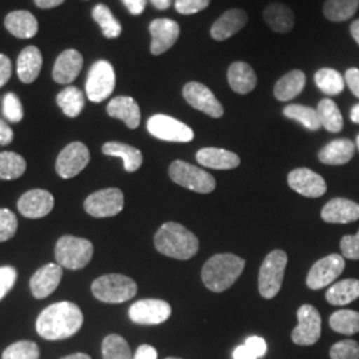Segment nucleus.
I'll return each instance as SVG.
<instances>
[{"label": "nucleus", "instance_id": "61", "mask_svg": "<svg viewBox=\"0 0 359 359\" xmlns=\"http://www.w3.org/2000/svg\"><path fill=\"white\" fill-rule=\"evenodd\" d=\"M357 148H358V151H359V135H358V137H357Z\"/></svg>", "mask_w": 359, "mask_h": 359}, {"label": "nucleus", "instance_id": "5", "mask_svg": "<svg viewBox=\"0 0 359 359\" xmlns=\"http://www.w3.org/2000/svg\"><path fill=\"white\" fill-rule=\"evenodd\" d=\"M93 256V245L86 238L63 236L55 248V257L62 268L77 270L87 266Z\"/></svg>", "mask_w": 359, "mask_h": 359}, {"label": "nucleus", "instance_id": "15", "mask_svg": "<svg viewBox=\"0 0 359 359\" xmlns=\"http://www.w3.org/2000/svg\"><path fill=\"white\" fill-rule=\"evenodd\" d=\"M182 95L187 103L210 117L219 118L224 115V108L216 99V96L213 95V92L201 83H197V81L188 83L184 87Z\"/></svg>", "mask_w": 359, "mask_h": 359}, {"label": "nucleus", "instance_id": "18", "mask_svg": "<svg viewBox=\"0 0 359 359\" xmlns=\"http://www.w3.org/2000/svg\"><path fill=\"white\" fill-rule=\"evenodd\" d=\"M149 31L152 35L151 52L156 56L163 55L172 48L180 36L179 23L167 18L154 20L149 26Z\"/></svg>", "mask_w": 359, "mask_h": 359}, {"label": "nucleus", "instance_id": "35", "mask_svg": "<svg viewBox=\"0 0 359 359\" xmlns=\"http://www.w3.org/2000/svg\"><path fill=\"white\" fill-rule=\"evenodd\" d=\"M56 103L65 116L72 118L80 115L86 105L84 95L76 87H67L62 90L56 97Z\"/></svg>", "mask_w": 359, "mask_h": 359}, {"label": "nucleus", "instance_id": "26", "mask_svg": "<svg viewBox=\"0 0 359 359\" xmlns=\"http://www.w3.org/2000/svg\"><path fill=\"white\" fill-rule=\"evenodd\" d=\"M4 26L19 39L34 38L38 34V20L28 11H13L6 16Z\"/></svg>", "mask_w": 359, "mask_h": 359}, {"label": "nucleus", "instance_id": "17", "mask_svg": "<svg viewBox=\"0 0 359 359\" xmlns=\"http://www.w3.org/2000/svg\"><path fill=\"white\" fill-rule=\"evenodd\" d=\"M55 205L52 193L44 189H32L18 201V210L27 218H41L50 215Z\"/></svg>", "mask_w": 359, "mask_h": 359}, {"label": "nucleus", "instance_id": "3", "mask_svg": "<svg viewBox=\"0 0 359 359\" xmlns=\"http://www.w3.org/2000/svg\"><path fill=\"white\" fill-rule=\"evenodd\" d=\"M245 259L241 257L225 253L210 257L206 261L201 278L206 287L215 293L225 292L244 271Z\"/></svg>", "mask_w": 359, "mask_h": 359}, {"label": "nucleus", "instance_id": "22", "mask_svg": "<svg viewBox=\"0 0 359 359\" xmlns=\"http://www.w3.org/2000/svg\"><path fill=\"white\" fill-rule=\"evenodd\" d=\"M83 68V56L76 50H67L59 55L52 71L53 80L59 84H71Z\"/></svg>", "mask_w": 359, "mask_h": 359}, {"label": "nucleus", "instance_id": "47", "mask_svg": "<svg viewBox=\"0 0 359 359\" xmlns=\"http://www.w3.org/2000/svg\"><path fill=\"white\" fill-rule=\"evenodd\" d=\"M342 256L348 259H359V231L355 236H345L341 240Z\"/></svg>", "mask_w": 359, "mask_h": 359}, {"label": "nucleus", "instance_id": "14", "mask_svg": "<svg viewBox=\"0 0 359 359\" xmlns=\"http://www.w3.org/2000/svg\"><path fill=\"white\" fill-rule=\"evenodd\" d=\"M172 314L170 305L161 299H142L129 308L130 321L139 325H160Z\"/></svg>", "mask_w": 359, "mask_h": 359}, {"label": "nucleus", "instance_id": "4", "mask_svg": "<svg viewBox=\"0 0 359 359\" xmlns=\"http://www.w3.org/2000/svg\"><path fill=\"white\" fill-rule=\"evenodd\" d=\"M92 294L105 304H123L137 293V285L123 274H107L92 283Z\"/></svg>", "mask_w": 359, "mask_h": 359}, {"label": "nucleus", "instance_id": "19", "mask_svg": "<svg viewBox=\"0 0 359 359\" xmlns=\"http://www.w3.org/2000/svg\"><path fill=\"white\" fill-rule=\"evenodd\" d=\"M63 277V269L59 264H47L35 271L31 277V293L36 299L51 295L59 286Z\"/></svg>", "mask_w": 359, "mask_h": 359}, {"label": "nucleus", "instance_id": "56", "mask_svg": "<svg viewBox=\"0 0 359 359\" xmlns=\"http://www.w3.org/2000/svg\"><path fill=\"white\" fill-rule=\"evenodd\" d=\"M35 4L38 6L39 8H53V7H57L60 4L65 3V0H34Z\"/></svg>", "mask_w": 359, "mask_h": 359}, {"label": "nucleus", "instance_id": "16", "mask_svg": "<svg viewBox=\"0 0 359 359\" xmlns=\"http://www.w3.org/2000/svg\"><path fill=\"white\" fill-rule=\"evenodd\" d=\"M287 182L293 191L310 198L321 197L327 189L323 177L308 168L292 170L287 176Z\"/></svg>", "mask_w": 359, "mask_h": 359}, {"label": "nucleus", "instance_id": "23", "mask_svg": "<svg viewBox=\"0 0 359 359\" xmlns=\"http://www.w3.org/2000/svg\"><path fill=\"white\" fill-rule=\"evenodd\" d=\"M107 112L111 117L124 121L128 128L136 129L140 126V107L129 96H118L112 99L107 105Z\"/></svg>", "mask_w": 359, "mask_h": 359}, {"label": "nucleus", "instance_id": "8", "mask_svg": "<svg viewBox=\"0 0 359 359\" xmlns=\"http://www.w3.org/2000/svg\"><path fill=\"white\" fill-rule=\"evenodd\" d=\"M116 75L112 65L107 60H99L90 67L86 92L90 102L102 103L115 90Z\"/></svg>", "mask_w": 359, "mask_h": 359}, {"label": "nucleus", "instance_id": "55", "mask_svg": "<svg viewBox=\"0 0 359 359\" xmlns=\"http://www.w3.org/2000/svg\"><path fill=\"white\" fill-rule=\"evenodd\" d=\"M233 359H257L255 354L244 345L236 347V350L233 351Z\"/></svg>", "mask_w": 359, "mask_h": 359}, {"label": "nucleus", "instance_id": "45", "mask_svg": "<svg viewBox=\"0 0 359 359\" xmlns=\"http://www.w3.org/2000/svg\"><path fill=\"white\" fill-rule=\"evenodd\" d=\"M3 114L7 120L19 123L23 118V105L15 93H7L3 100Z\"/></svg>", "mask_w": 359, "mask_h": 359}, {"label": "nucleus", "instance_id": "58", "mask_svg": "<svg viewBox=\"0 0 359 359\" xmlns=\"http://www.w3.org/2000/svg\"><path fill=\"white\" fill-rule=\"evenodd\" d=\"M350 31H351V35H353V38L354 40L358 43L359 46V19L358 20H355L351 27H350Z\"/></svg>", "mask_w": 359, "mask_h": 359}, {"label": "nucleus", "instance_id": "21", "mask_svg": "<svg viewBox=\"0 0 359 359\" xmlns=\"http://www.w3.org/2000/svg\"><path fill=\"white\" fill-rule=\"evenodd\" d=\"M322 219L329 224H348L359 219V204L337 197L323 206Z\"/></svg>", "mask_w": 359, "mask_h": 359}, {"label": "nucleus", "instance_id": "41", "mask_svg": "<svg viewBox=\"0 0 359 359\" xmlns=\"http://www.w3.org/2000/svg\"><path fill=\"white\" fill-rule=\"evenodd\" d=\"M103 359H133L128 342L117 334H109L104 338Z\"/></svg>", "mask_w": 359, "mask_h": 359}, {"label": "nucleus", "instance_id": "60", "mask_svg": "<svg viewBox=\"0 0 359 359\" xmlns=\"http://www.w3.org/2000/svg\"><path fill=\"white\" fill-rule=\"evenodd\" d=\"M62 359H92L88 354H84V353H76V354H71V355H67L63 357Z\"/></svg>", "mask_w": 359, "mask_h": 359}, {"label": "nucleus", "instance_id": "25", "mask_svg": "<svg viewBox=\"0 0 359 359\" xmlns=\"http://www.w3.org/2000/svg\"><path fill=\"white\" fill-rule=\"evenodd\" d=\"M354 142L348 139H337L322 148L318 158L326 165H344L354 157Z\"/></svg>", "mask_w": 359, "mask_h": 359}, {"label": "nucleus", "instance_id": "59", "mask_svg": "<svg viewBox=\"0 0 359 359\" xmlns=\"http://www.w3.org/2000/svg\"><path fill=\"white\" fill-rule=\"evenodd\" d=\"M350 118H351V121H353V123L359 124V104H355V105L351 108Z\"/></svg>", "mask_w": 359, "mask_h": 359}, {"label": "nucleus", "instance_id": "28", "mask_svg": "<svg viewBox=\"0 0 359 359\" xmlns=\"http://www.w3.org/2000/svg\"><path fill=\"white\" fill-rule=\"evenodd\" d=\"M41 65V52L36 47L29 46L18 57V76L25 84H31L38 79Z\"/></svg>", "mask_w": 359, "mask_h": 359}, {"label": "nucleus", "instance_id": "27", "mask_svg": "<svg viewBox=\"0 0 359 359\" xmlns=\"http://www.w3.org/2000/svg\"><path fill=\"white\" fill-rule=\"evenodd\" d=\"M228 81L234 92L240 95H246L256 88V72L248 63L236 62L229 67Z\"/></svg>", "mask_w": 359, "mask_h": 359}, {"label": "nucleus", "instance_id": "10", "mask_svg": "<svg viewBox=\"0 0 359 359\" xmlns=\"http://www.w3.org/2000/svg\"><path fill=\"white\" fill-rule=\"evenodd\" d=\"M147 128L154 137L164 142H189L194 137L191 127L167 115L152 116L147 123Z\"/></svg>", "mask_w": 359, "mask_h": 359}, {"label": "nucleus", "instance_id": "40", "mask_svg": "<svg viewBox=\"0 0 359 359\" xmlns=\"http://www.w3.org/2000/svg\"><path fill=\"white\" fill-rule=\"evenodd\" d=\"M95 22L100 26L105 38L116 39L121 35V25L105 4H97L92 10Z\"/></svg>", "mask_w": 359, "mask_h": 359}, {"label": "nucleus", "instance_id": "24", "mask_svg": "<svg viewBox=\"0 0 359 359\" xmlns=\"http://www.w3.org/2000/svg\"><path fill=\"white\" fill-rule=\"evenodd\" d=\"M200 165L218 170L234 169L240 165V157L236 154L221 148H203L196 154Z\"/></svg>", "mask_w": 359, "mask_h": 359}, {"label": "nucleus", "instance_id": "12", "mask_svg": "<svg viewBox=\"0 0 359 359\" xmlns=\"http://www.w3.org/2000/svg\"><path fill=\"white\" fill-rule=\"evenodd\" d=\"M345 257L330 255L317 261L309 271L306 285L311 290H320L333 283L345 270Z\"/></svg>", "mask_w": 359, "mask_h": 359}, {"label": "nucleus", "instance_id": "50", "mask_svg": "<svg viewBox=\"0 0 359 359\" xmlns=\"http://www.w3.org/2000/svg\"><path fill=\"white\" fill-rule=\"evenodd\" d=\"M11 74H13V65H11V60L0 53V88L7 84V81L11 79Z\"/></svg>", "mask_w": 359, "mask_h": 359}, {"label": "nucleus", "instance_id": "32", "mask_svg": "<svg viewBox=\"0 0 359 359\" xmlns=\"http://www.w3.org/2000/svg\"><path fill=\"white\" fill-rule=\"evenodd\" d=\"M359 298V280L348 278L334 283L326 292V299L334 306H345Z\"/></svg>", "mask_w": 359, "mask_h": 359}, {"label": "nucleus", "instance_id": "52", "mask_svg": "<svg viewBox=\"0 0 359 359\" xmlns=\"http://www.w3.org/2000/svg\"><path fill=\"white\" fill-rule=\"evenodd\" d=\"M133 359H157V350L151 345H142L136 350Z\"/></svg>", "mask_w": 359, "mask_h": 359}, {"label": "nucleus", "instance_id": "43", "mask_svg": "<svg viewBox=\"0 0 359 359\" xmlns=\"http://www.w3.org/2000/svg\"><path fill=\"white\" fill-rule=\"evenodd\" d=\"M332 359H359V344L353 339L339 341L330 348Z\"/></svg>", "mask_w": 359, "mask_h": 359}, {"label": "nucleus", "instance_id": "44", "mask_svg": "<svg viewBox=\"0 0 359 359\" xmlns=\"http://www.w3.org/2000/svg\"><path fill=\"white\" fill-rule=\"evenodd\" d=\"M18 231V218L11 210L0 209V243L11 240Z\"/></svg>", "mask_w": 359, "mask_h": 359}, {"label": "nucleus", "instance_id": "11", "mask_svg": "<svg viewBox=\"0 0 359 359\" xmlns=\"http://www.w3.org/2000/svg\"><path fill=\"white\" fill-rule=\"evenodd\" d=\"M124 208V194L117 188L92 193L84 201L86 212L96 218L114 217Z\"/></svg>", "mask_w": 359, "mask_h": 359}, {"label": "nucleus", "instance_id": "30", "mask_svg": "<svg viewBox=\"0 0 359 359\" xmlns=\"http://www.w3.org/2000/svg\"><path fill=\"white\" fill-rule=\"evenodd\" d=\"M306 84V76L302 71L294 69L281 77L276 87H274V96L280 102H289L297 97Z\"/></svg>", "mask_w": 359, "mask_h": 359}, {"label": "nucleus", "instance_id": "46", "mask_svg": "<svg viewBox=\"0 0 359 359\" xmlns=\"http://www.w3.org/2000/svg\"><path fill=\"white\" fill-rule=\"evenodd\" d=\"M210 0H176L175 7L176 11L182 15H192L205 10Z\"/></svg>", "mask_w": 359, "mask_h": 359}, {"label": "nucleus", "instance_id": "37", "mask_svg": "<svg viewBox=\"0 0 359 359\" xmlns=\"http://www.w3.org/2000/svg\"><path fill=\"white\" fill-rule=\"evenodd\" d=\"M314 80L317 87L325 95H329V96L339 95L346 84L345 77L333 68H322L320 71H317Z\"/></svg>", "mask_w": 359, "mask_h": 359}, {"label": "nucleus", "instance_id": "9", "mask_svg": "<svg viewBox=\"0 0 359 359\" xmlns=\"http://www.w3.org/2000/svg\"><path fill=\"white\" fill-rule=\"evenodd\" d=\"M298 325L292 332V339L299 346H313L321 338V314L311 305H302L297 311Z\"/></svg>", "mask_w": 359, "mask_h": 359}, {"label": "nucleus", "instance_id": "54", "mask_svg": "<svg viewBox=\"0 0 359 359\" xmlns=\"http://www.w3.org/2000/svg\"><path fill=\"white\" fill-rule=\"evenodd\" d=\"M13 132L10 126L0 118V145H8L13 142Z\"/></svg>", "mask_w": 359, "mask_h": 359}, {"label": "nucleus", "instance_id": "1", "mask_svg": "<svg viewBox=\"0 0 359 359\" xmlns=\"http://www.w3.org/2000/svg\"><path fill=\"white\" fill-rule=\"evenodd\" d=\"M83 313L76 304L63 301L52 304L39 314L36 332L47 341L67 339L83 326Z\"/></svg>", "mask_w": 359, "mask_h": 359}, {"label": "nucleus", "instance_id": "53", "mask_svg": "<svg viewBox=\"0 0 359 359\" xmlns=\"http://www.w3.org/2000/svg\"><path fill=\"white\" fill-rule=\"evenodd\" d=\"M132 15H142L147 6V0H121Z\"/></svg>", "mask_w": 359, "mask_h": 359}, {"label": "nucleus", "instance_id": "20", "mask_svg": "<svg viewBox=\"0 0 359 359\" xmlns=\"http://www.w3.org/2000/svg\"><path fill=\"white\" fill-rule=\"evenodd\" d=\"M248 23V13L241 8H231L222 13L210 28L212 38L222 41L240 32Z\"/></svg>", "mask_w": 359, "mask_h": 359}, {"label": "nucleus", "instance_id": "36", "mask_svg": "<svg viewBox=\"0 0 359 359\" xmlns=\"http://www.w3.org/2000/svg\"><path fill=\"white\" fill-rule=\"evenodd\" d=\"M283 115L286 116L287 118L298 121L299 124H302L309 130H318L322 127L317 109L310 108L306 105L290 104V105L285 107Z\"/></svg>", "mask_w": 359, "mask_h": 359}, {"label": "nucleus", "instance_id": "29", "mask_svg": "<svg viewBox=\"0 0 359 359\" xmlns=\"http://www.w3.org/2000/svg\"><path fill=\"white\" fill-rule=\"evenodd\" d=\"M264 19L268 26L278 34H286L294 27L293 11L283 3L269 4L264 11Z\"/></svg>", "mask_w": 359, "mask_h": 359}, {"label": "nucleus", "instance_id": "31", "mask_svg": "<svg viewBox=\"0 0 359 359\" xmlns=\"http://www.w3.org/2000/svg\"><path fill=\"white\" fill-rule=\"evenodd\" d=\"M103 154L107 156L120 157L124 163V169L129 173L136 172L139 168L142 167V152L128 144L116 142H105L103 145Z\"/></svg>", "mask_w": 359, "mask_h": 359}, {"label": "nucleus", "instance_id": "33", "mask_svg": "<svg viewBox=\"0 0 359 359\" xmlns=\"http://www.w3.org/2000/svg\"><path fill=\"white\" fill-rule=\"evenodd\" d=\"M317 114L320 117L321 126L332 133H338L344 128V117L339 108L332 99H323L317 107Z\"/></svg>", "mask_w": 359, "mask_h": 359}, {"label": "nucleus", "instance_id": "49", "mask_svg": "<svg viewBox=\"0 0 359 359\" xmlns=\"http://www.w3.org/2000/svg\"><path fill=\"white\" fill-rule=\"evenodd\" d=\"M245 346L248 347L253 354H255V357L257 359L262 358L264 355H265V353H266V350H268V345H266V342H265V339L264 338H261V337H249L246 341H245Z\"/></svg>", "mask_w": 359, "mask_h": 359}, {"label": "nucleus", "instance_id": "48", "mask_svg": "<svg viewBox=\"0 0 359 359\" xmlns=\"http://www.w3.org/2000/svg\"><path fill=\"white\" fill-rule=\"evenodd\" d=\"M18 273L13 266L0 268V301L4 295L13 289V283L16 281Z\"/></svg>", "mask_w": 359, "mask_h": 359}, {"label": "nucleus", "instance_id": "42", "mask_svg": "<svg viewBox=\"0 0 359 359\" xmlns=\"http://www.w3.org/2000/svg\"><path fill=\"white\" fill-rule=\"evenodd\" d=\"M40 350L39 346L32 341H19L7 347L1 359H39Z\"/></svg>", "mask_w": 359, "mask_h": 359}, {"label": "nucleus", "instance_id": "62", "mask_svg": "<svg viewBox=\"0 0 359 359\" xmlns=\"http://www.w3.org/2000/svg\"><path fill=\"white\" fill-rule=\"evenodd\" d=\"M167 359H180V358H173V357H170V358H167Z\"/></svg>", "mask_w": 359, "mask_h": 359}, {"label": "nucleus", "instance_id": "6", "mask_svg": "<svg viewBox=\"0 0 359 359\" xmlns=\"http://www.w3.org/2000/svg\"><path fill=\"white\" fill-rule=\"evenodd\" d=\"M286 264L287 256L283 250H273L265 257L258 274V289L264 298L270 299L281 290Z\"/></svg>", "mask_w": 359, "mask_h": 359}, {"label": "nucleus", "instance_id": "13", "mask_svg": "<svg viewBox=\"0 0 359 359\" xmlns=\"http://www.w3.org/2000/svg\"><path fill=\"white\" fill-rule=\"evenodd\" d=\"M90 151L83 142H71L57 156L56 172L62 179H74L88 165Z\"/></svg>", "mask_w": 359, "mask_h": 359}, {"label": "nucleus", "instance_id": "51", "mask_svg": "<svg viewBox=\"0 0 359 359\" xmlns=\"http://www.w3.org/2000/svg\"><path fill=\"white\" fill-rule=\"evenodd\" d=\"M345 81L350 90L359 99V69L358 68H350L345 74Z\"/></svg>", "mask_w": 359, "mask_h": 359}, {"label": "nucleus", "instance_id": "34", "mask_svg": "<svg viewBox=\"0 0 359 359\" xmlns=\"http://www.w3.org/2000/svg\"><path fill=\"white\" fill-rule=\"evenodd\" d=\"M358 7L359 0H326L323 13L329 20L339 23L353 18Z\"/></svg>", "mask_w": 359, "mask_h": 359}, {"label": "nucleus", "instance_id": "39", "mask_svg": "<svg viewBox=\"0 0 359 359\" xmlns=\"http://www.w3.org/2000/svg\"><path fill=\"white\" fill-rule=\"evenodd\" d=\"M330 327L334 332L345 335L359 333V313L355 310H338L332 314Z\"/></svg>", "mask_w": 359, "mask_h": 359}, {"label": "nucleus", "instance_id": "7", "mask_svg": "<svg viewBox=\"0 0 359 359\" xmlns=\"http://www.w3.org/2000/svg\"><path fill=\"white\" fill-rule=\"evenodd\" d=\"M169 177L180 187L197 193H210L216 188V180L204 169L176 160L169 167Z\"/></svg>", "mask_w": 359, "mask_h": 359}, {"label": "nucleus", "instance_id": "2", "mask_svg": "<svg viewBox=\"0 0 359 359\" xmlns=\"http://www.w3.org/2000/svg\"><path fill=\"white\" fill-rule=\"evenodd\" d=\"M154 246L164 256L189 259L198 252L200 243L185 226L177 222H165L154 236Z\"/></svg>", "mask_w": 359, "mask_h": 359}, {"label": "nucleus", "instance_id": "38", "mask_svg": "<svg viewBox=\"0 0 359 359\" xmlns=\"http://www.w3.org/2000/svg\"><path fill=\"white\" fill-rule=\"evenodd\" d=\"M27 163L25 157L15 152L0 154V180L20 179L26 172Z\"/></svg>", "mask_w": 359, "mask_h": 359}, {"label": "nucleus", "instance_id": "57", "mask_svg": "<svg viewBox=\"0 0 359 359\" xmlns=\"http://www.w3.org/2000/svg\"><path fill=\"white\" fill-rule=\"evenodd\" d=\"M151 3H152L154 8L164 11V10H167V8L170 7L172 0H151Z\"/></svg>", "mask_w": 359, "mask_h": 359}]
</instances>
